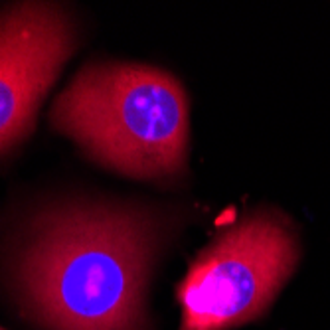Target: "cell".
Masks as SVG:
<instances>
[{"mask_svg": "<svg viewBox=\"0 0 330 330\" xmlns=\"http://www.w3.org/2000/svg\"><path fill=\"white\" fill-rule=\"evenodd\" d=\"M154 228L148 215L127 208L47 210L16 261L26 308L47 330H142Z\"/></svg>", "mask_w": 330, "mask_h": 330, "instance_id": "obj_1", "label": "cell"}, {"mask_svg": "<svg viewBox=\"0 0 330 330\" xmlns=\"http://www.w3.org/2000/svg\"><path fill=\"white\" fill-rule=\"evenodd\" d=\"M188 97L158 68L97 62L68 83L51 107V125L93 160L141 180H176L186 172Z\"/></svg>", "mask_w": 330, "mask_h": 330, "instance_id": "obj_2", "label": "cell"}, {"mask_svg": "<svg viewBox=\"0 0 330 330\" xmlns=\"http://www.w3.org/2000/svg\"><path fill=\"white\" fill-rule=\"evenodd\" d=\"M299 259L279 213L257 212L228 228L192 261L178 285L180 330H230L261 316Z\"/></svg>", "mask_w": 330, "mask_h": 330, "instance_id": "obj_3", "label": "cell"}, {"mask_svg": "<svg viewBox=\"0 0 330 330\" xmlns=\"http://www.w3.org/2000/svg\"><path fill=\"white\" fill-rule=\"evenodd\" d=\"M75 46L77 28L62 4L18 2L0 10V158L32 135Z\"/></svg>", "mask_w": 330, "mask_h": 330, "instance_id": "obj_4", "label": "cell"}, {"mask_svg": "<svg viewBox=\"0 0 330 330\" xmlns=\"http://www.w3.org/2000/svg\"><path fill=\"white\" fill-rule=\"evenodd\" d=\"M0 330H4V328H2V326H0Z\"/></svg>", "mask_w": 330, "mask_h": 330, "instance_id": "obj_5", "label": "cell"}]
</instances>
